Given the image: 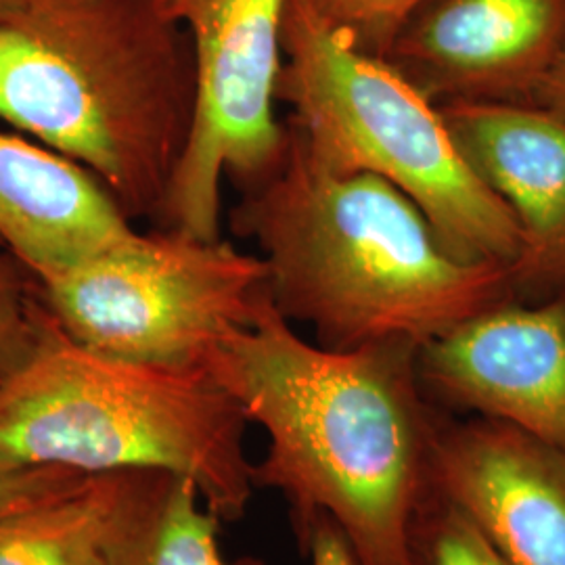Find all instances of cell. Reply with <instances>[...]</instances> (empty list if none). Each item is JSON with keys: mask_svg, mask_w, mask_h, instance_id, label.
Instances as JSON below:
<instances>
[{"mask_svg": "<svg viewBox=\"0 0 565 565\" xmlns=\"http://www.w3.org/2000/svg\"><path fill=\"white\" fill-rule=\"evenodd\" d=\"M417 352L406 340L306 342L266 289L252 323L207 356V373L268 436L252 478L285 497L298 543L329 518L359 565H415L411 525L434 486L446 413L425 396Z\"/></svg>", "mask_w": 565, "mask_h": 565, "instance_id": "1", "label": "cell"}, {"mask_svg": "<svg viewBox=\"0 0 565 565\" xmlns=\"http://www.w3.org/2000/svg\"><path fill=\"white\" fill-rule=\"evenodd\" d=\"M287 128L279 168L242 191L231 228L260 247L270 300L287 321L310 324L319 345H424L518 300L511 266L459 256L398 186L327 168Z\"/></svg>", "mask_w": 565, "mask_h": 565, "instance_id": "2", "label": "cell"}, {"mask_svg": "<svg viewBox=\"0 0 565 565\" xmlns=\"http://www.w3.org/2000/svg\"><path fill=\"white\" fill-rule=\"evenodd\" d=\"M191 39L168 0H25L0 23V120L158 221L191 130Z\"/></svg>", "mask_w": 565, "mask_h": 565, "instance_id": "3", "label": "cell"}, {"mask_svg": "<svg viewBox=\"0 0 565 565\" xmlns=\"http://www.w3.org/2000/svg\"><path fill=\"white\" fill-rule=\"evenodd\" d=\"M247 424L207 369L105 356L51 317L30 361L0 387V467L163 469L193 480L216 518L237 522L256 490Z\"/></svg>", "mask_w": 565, "mask_h": 565, "instance_id": "4", "label": "cell"}, {"mask_svg": "<svg viewBox=\"0 0 565 565\" xmlns=\"http://www.w3.org/2000/svg\"><path fill=\"white\" fill-rule=\"evenodd\" d=\"M277 99L319 163L392 182L467 260L513 266L520 228L467 166L438 105L354 46L312 0H287Z\"/></svg>", "mask_w": 565, "mask_h": 565, "instance_id": "5", "label": "cell"}, {"mask_svg": "<svg viewBox=\"0 0 565 565\" xmlns=\"http://www.w3.org/2000/svg\"><path fill=\"white\" fill-rule=\"evenodd\" d=\"M260 256L224 239L135 231L39 279L63 333L84 348L132 363L205 369L212 350L252 323L266 294Z\"/></svg>", "mask_w": 565, "mask_h": 565, "instance_id": "6", "label": "cell"}, {"mask_svg": "<svg viewBox=\"0 0 565 565\" xmlns=\"http://www.w3.org/2000/svg\"><path fill=\"white\" fill-rule=\"evenodd\" d=\"M287 0H168L191 39L189 139L156 223L221 237L224 179L247 191L281 163L289 128L275 116Z\"/></svg>", "mask_w": 565, "mask_h": 565, "instance_id": "7", "label": "cell"}, {"mask_svg": "<svg viewBox=\"0 0 565 565\" xmlns=\"http://www.w3.org/2000/svg\"><path fill=\"white\" fill-rule=\"evenodd\" d=\"M417 373L446 413L503 422L565 452V291L486 308L419 345Z\"/></svg>", "mask_w": 565, "mask_h": 565, "instance_id": "8", "label": "cell"}, {"mask_svg": "<svg viewBox=\"0 0 565 565\" xmlns=\"http://www.w3.org/2000/svg\"><path fill=\"white\" fill-rule=\"evenodd\" d=\"M565 42V0H425L384 60L434 105L532 103Z\"/></svg>", "mask_w": 565, "mask_h": 565, "instance_id": "9", "label": "cell"}, {"mask_svg": "<svg viewBox=\"0 0 565 565\" xmlns=\"http://www.w3.org/2000/svg\"><path fill=\"white\" fill-rule=\"evenodd\" d=\"M431 478L509 564L565 565L564 450L503 422L445 413Z\"/></svg>", "mask_w": 565, "mask_h": 565, "instance_id": "10", "label": "cell"}, {"mask_svg": "<svg viewBox=\"0 0 565 565\" xmlns=\"http://www.w3.org/2000/svg\"><path fill=\"white\" fill-rule=\"evenodd\" d=\"M467 166L511 210L520 256L515 298L565 291V120L534 103L438 105Z\"/></svg>", "mask_w": 565, "mask_h": 565, "instance_id": "11", "label": "cell"}, {"mask_svg": "<svg viewBox=\"0 0 565 565\" xmlns=\"http://www.w3.org/2000/svg\"><path fill=\"white\" fill-rule=\"evenodd\" d=\"M135 231L102 182L78 163L0 130V235L39 279Z\"/></svg>", "mask_w": 565, "mask_h": 565, "instance_id": "12", "label": "cell"}, {"mask_svg": "<svg viewBox=\"0 0 565 565\" xmlns=\"http://www.w3.org/2000/svg\"><path fill=\"white\" fill-rule=\"evenodd\" d=\"M221 524L193 480L163 469H124L102 565H264L252 557L226 559Z\"/></svg>", "mask_w": 565, "mask_h": 565, "instance_id": "13", "label": "cell"}, {"mask_svg": "<svg viewBox=\"0 0 565 565\" xmlns=\"http://www.w3.org/2000/svg\"><path fill=\"white\" fill-rule=\"evenodd\" d=\"M120 471L0 522V565H102Z\"/></svg>", "mask_w": 565, "mask_h": 565, "instance_id": "14", "label": "cell"}, {"mask_svg": "<svg viewBox=\"0 0 565 565\" xmlns=\"http://www.w3.org/2000/svg\"><path fill=\"white\" fill-rule=\"evenodd\" d=\"M415 565H511L463 507L431 486L411 525Z\"/></svg>", "mask_w": 565, "mask_h": 565, "instance_id": "15", "label": "cell"}, {"mask_svg": "<svg viewBox=\"0 0 565 565\" xmlns=\"http://www.w3.org/2000/svg\"><path fill=\"white\" fill-rule=\"evenodd\" d=\"M49 319L39 277L0 235V387L30 361Z\"/></svg>", "mask_w": 565, "mask_h": 565, "instance_id": "16", "label": "cell"}, {"mask_svg": "<svg viewBox=\"0 0 565 565\" xmlns=\"http://www.w3.org/2000/svg\"><path fill=\"white\" fill-rule=\"evenodd\" d=\"M425 0H312L317 11L364 53L384 57L408 15Z\"/></svg>", "mask_w": 565, "mask_h": 565, "instance_id": "17", "label": "cell"}, {"mask_svg": "<svg viewBox=\"0 0 565 565\" xmlns=\"http://www.w3.org/2000/svg\"><path fill=\"white\" fill-rule=\"evenodd\" d=\"M90 478L67 467H0V522L65 497Z\"/></svg>", "mask_w": 565, "mask_h": 565, "instance_id": "18", "label": "cell"}, {"mask_svg": "<svg viewBox=\"0 0 565 565\" xmlns=\"http://www.w3.org/2000/svg\"><path fill=\"white\" fill-rule=\"evenodd\" d=\"M298 545L308 555L310 565H359L342 530L329 518H319L310 525Z\"/></svg>", "mask_w": 565, "mask_h": 565, "instance_id": "19", "label": "cell"}, {"mask_svg": "<svg viewBox=\"0 0 565 565\" xmlns=\"http://www.w3.org/2000/svg\"><path fill=\"white\" fill-rule=\"evenodd\" d=\"M532 103L557 114L565 120V42L557 60L553 61L551 70L546 72L545 78L539 84Z\"/></svg>", "mask_w": 565, "mask_h": 565, "instance_id": "20", "label": "cell"}, {"mask_svg": "<svg viewBox=\"0 0 565 565\" xmlns=\"http://www.w3.org/2000/svg\"><path fill=\"white\" fill-rule=\"evenodd\" d=\"M25 0H0V23L13 18Z\"/></svg>", "mask_w": 565, "mask_h": 565, "instance_id": "21", "label": "cell"}]
</instances>
